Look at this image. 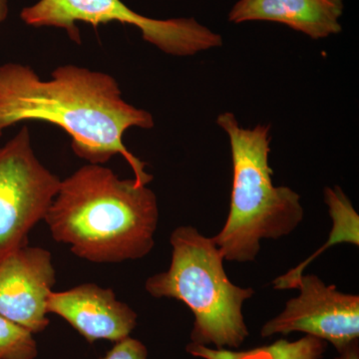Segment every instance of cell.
<instances>
[{
	"label": "cell",
	"mask_w": 359,
	"mask_h": 359,
	"mask_svg": "<svg viewBox=\"0 0 359 359\" xmlns=\"http://www.w3.org/2000/svg\"><path fill=\"white\" fill-rule=\"evenodd\" d=\"M323 196H325V203L327 205L330 218L332 219V230L330 235L332 241H328L327 245L321 247L320 250L304 263L290 269L285 275L276 278L273 283V289H294L299 278L304 275V269L316 257H318L320 252L327 249V245L347 243L358 247L359 217L353 208V203L339 186H335L334 188H325Z\"/></svg>",
	"instance_id": "11"
},
{
	"label": "cell",
	"mask_w": 359,
	"mask_h": 359,
	"mask_svg": "<svg viewBox=\"0 0 359 359\" xmlns=\"http://www.w3.org/2000/svg\"><path fill=\"white\" fill-rule=\"evenodd\" d=\"M101 359H148V349L140 340L127 339L115 342V346Z\"/></svg>",
	"instance_id": "14"
},
{
	"label": "cell",
	"mask_w": 359,
	"mask_h": 359,
	"mask_svg": "<svg viewBox=\"0 0 359 359\" xmlns=\"http://www.w3.org/2000/svg\"><path fill=\"white\" fill-rule=\"evenodd\" d=\"M299 294L263 325L261 337L304 332L332 344L340 353L359 339V297L344 294L318 276L302 275Z\"/></svg>",
	"instance_id": "7"
},
{
	"label": "cell",
	"mask_w": 359,
	"mask_h": 359,
	"mask_svg": "<svg viewBox=\"0 0 359 359\" xmlns=\"http://www.w3.org/2000/svg\"><path fill=\"white\" fill-rule=\"evenodd\" d=\"M172 259L166 271L150 276L145 290L156 299L184 302L194 314L191 342L215 348H238L249 337L243 306L255 290L233 285L214 238L192 226H181L170 237Z\"/></svg>",
	"instance_id": "4"
},
{
	"label": "cell",
	"mask_w": 359,
	"mask_h": 359,
	"mask_svg": "<svg viewBox=\"0 0 359 359\" xmlns=\"http://www.w3.org/2000/svg\"><path fill=\"white\" fill-rule=\"evenodd\" d=\"M48 313L60 316L90 344L106 339L118 342L137 327L138 314L115 292L95 283H83L65 292H52Z\"/></svg>",
	"instance_id": "9"
},
{
	"label": "cell",
	"mask_w": 359,
	"mask_h": 359,
	"mask_svg": "<svg viewBox=\"0 0 359 359\" xmlns=\"http://www.w3.org/2000/svg\"><path fill=\"white\" fill-rule=\"evenodd\" d=\"M334 359H359L358 341L353 342L342 353H339V356Z\"/></svg>",
	"instance_id": "15"
},
{
	"label": "cell",
	"mask_w": 359,
	"mask_h": 359,
	"mask_svg": "<svg viewBox=\"0 0 359 359\" xmlns=\"http://www.w3.org/2000/svg\"><path fill=\"white\" fill-rule=\"evenodd\" d=\"M327 348V342L311 335L294 341L280 339L248 351L215 348L193 342L186 346L187 353L201 359H321Z\"/></svg>",
	"instance_id": "12"
},
{
	"label": "cell",
	"mask_w": 359,
	"mask_h": 359,
	"mask_svg": "<svg viewBox=\"0 0 359 359\" xmlns=\"http://www.w3.org/2000/svg\"><path fill=\"white\" fill-rule=\"evenodd\" d=\"M25 121L51 123L71 138L74 154L89 164L103 165L122 156L135 181L148 186L153 176L146 163L132 154L123 137L130 128L152 129L154 118L122 98L114 77L80 66H59L41 79L28 65H0V137Z\"/></svg>",
	"instance_id": "1"
},
{
	"label": "cell",
	"mask_w": 359,
	"mask_h": 359,
	"mask_svg": "<svg viewBox=\"0 0 359 359\" xmlns=\"http://www.w3.org/2000/svg\"><path fill=\"white\" fill-rule=\"evenodd\" d=\"M56 283L49 250L25 245L0 259V314L33 334L48 327V299Z\"/></svg>",
	"instance_id": "8"
},
{
	"label": "cell",
	"mask_w": 359,
	"mask_h": 359,
	"mask_svg": "<svg viewBox=\"0 0 359 359\" xmlns=\"http://www.w3.org/2000/svg\"><path fill=\"white\" fill-rule=\"evenodd\" d=\"M60 183L35 154L27 127L0 147V259L28 245Z\"/></svg>",
	"instance_id": "6"
},
{
	"label": "cell",
	"mask_w": 359,
	"mask_h": 359,
	"mask_svg": "<svg viewBox=\"0 0 359 359\" xmlns=\"http://www.w3.org/2000/svg\"><path fill=\"white\" fill-rule=\"evenodd\" d=\"M32 332L0 314V359H35L37 342Z\"/></svg>",
	"instance_id": "13"
},
{
	"label": "cell",
	"mask_w": 359,
	"mask_h": 359,
	"mask_svg": "<svg viewBox=\"0 0 359 359\" xmlns=\"http://www.w3.org/2000/svg\"><path fill=\"white\" fill-rule=\"evenodd\" d=\"M26 25L62 28L70 39L81 42L76 23L98 27L119 22L141 30L145 41L169 55L192 56L223 45V39L194 18L159 20L146 18L125 6L121 0H40L20 14Z\"/></svg>",
	"instance_id": "5"
},
{
	"label": "cell",
	"mask_w": 359,
	"mask_h": 359,
	"mask_svg": "<svg viewBox=\"0 0 359 359\" xmlns=\"http://www.w3.org/2000/svg\"><path fill=\"white\" fill-rule=\"evenodd\" d=\"M217 123L230 141L233 186L230 212L223 229L215 236L224 261L254 262L264 240L289 236L301 224V196L285 186H275L269 166L271 126L243 128L231 112Z\"/></svg>",
	"instance_id": "3"
},
{
	"label": "cell",
	"mask_w": 359,
	"mask_h": 359,
	"mask_svg": "<svg viewBox=\"0 0 359 359\" xmlns=\"http://www.w3.org/2000/svg\"><path fill=\"white\" fill-rule=\"evenodd\" d=\"M52 238L95 264L148 256L159 222L156 194L109 168L87 164L61 180L44 218Z\"/></svg>",
	"instance_id": "2"
},
{
	"label": "cell",
	"mask_w": 359,
	"mask_h": 359,
	"mask_svg": "<svg viewBox=\"0 0 359 359\" xmlns=\"http://www.w3.org/2000/svg\"><path fill=\"white\" fill-rule=\"evenodd\" d=\"M7 15H8L7 0H0V23L6 20Z\"/></svg>",
	"instance_id": "16"
},
{
	"label": "cell",
	"mask_w": 359,
	"mask_h": 359,
	"mask_svg": "<svg viewBox=\"0 0 359 359\" xmlns=\"http://www.w3.org/2000/svg\"><path fill=\"white\" fill-rule=\"evenodd\" d=\"M344 0H240L229 13L230 22L269 21L289 26L311 39L339 34Z\"/></svg>",
	"instance_id": "10"
}]
</instances>
